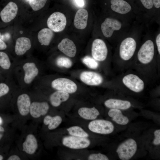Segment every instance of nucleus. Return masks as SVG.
<instances>
[{
    "mask_svg": "<svg viewBox=\"0 0 160 160\" xmlns=\"http://www.w3.org/2000/svg\"><path fill=\"white\" fill-rule=\"evenodd\" d=\"M108 114L113 121L119 124L125 125L129 122L128 118L123 114L120 110L111 108L109 110Z\"/></svg>",
    "mask_w": 160,
    "mask_h": 160,
    "instance_id": "obj_24",
    "label": "nucleus"
},
{
    "mask_svg": "<svg viewBox=\"0 0 160 160\" xmlns=\"http://www.w3.org/2000/svg\"></svg>",
    "mask_w": 160,
    "mask_h": 160,
    "instance_id": "obj_44",
    "label": "nucleus"
},
{
    "mask_svg": "<svg viewBox=\"0 0 160 160\" xmlns=\"http://www.w3.org/2000/svg\"><path fill=\"white\" fill-rule=\"evenodd\" d=\"M54 36L53 31L49 28H44L41 29L38 34L39 41L41 44L49 45Z\"/></svg>",
    "mask_w": 160,
    "mask_h": 160,
    "instance_id": "obj_25",
    "label": "nucleus"
},
{
    "mask_svg": "<svg viewBox=\"0 0 160 160\" xmlns=\"http://www.w3.org/2000/svg\"><path fill=\"white\" fill-rule=\"evenodd\" d=\"M82 62L88 68L92 69H97L99 64L97 60L91 57L87 56L82 59Z\"/></svg>",
    "mask_w": 160,
    "mask_h": 160,
    "instance_id": "obj_30",
    "label": "nucleus"
},
{
    "mask_svg": "<svg viewBox=\"0 0 160 160\" xmlns=\"http://www.w3.org/2000/svg\"><path fill=\"white\" fill-rule=\"evenodd\" d=\"M78 113L81 118L89 120H94L100 115L99 111L94 107L91 108H81L78 111Z\"/></svg>",
    "mask_w": 160,
    "mask_h": 160,
    "instance_id": "obj_23",
    "label": "nucleus"
},
{
    "mask_svg": "<svg viewBox=\"0 0 160 160\" xmlns=\"http://www.w3.org/2000/svg\"><path fill=\"white\" fill-rule=\"evenodd\" d=\"M8 160H20V158L17 155H13L10 156L8 159Z\"/></svg>",
    "mask_w": 160,
    "mask_h": 160,
    "instance_id": "obj_39",
    "label": "nucleus"
},
{
    "mask_svg": "<svg viewBox=\"0 0 160 160\" xmlns=\"http://www.w3.org/2000/svg\"><path fill=\"white\" fill-rule=\"evenodd\" d=\"M51 84L53 89L69 94L76 92L77 89V86L74 82L66 78H60L55 79L52 81Z\"/></svg>",
    "mask_w": 160,
    "mask_h": 160,
    "instance_id": "obj_6",
    "label": "nucleus"
},
{
    "mask_svg": "<svg viewBox=\"0 0 160 160\" xmlns=\"http://www.w3.org/2000/svg\"><path fill=\"white\" fill-rule=\"evenodd\" d=\"M62 143L71 149H80L88 147L90 144V141L87 138L71 135L64 137Z\"/></svg>",
    "mask_w": 160,
    "mask_h": 160,
    "instance_id": "obj_7",
    "label": "nucleus"
},
{
    "mask_svg": "<svg viewBox=\"0 0 160 160\" xmlns=\"http://www.w3.org/2000/svg\"><path fill=\"white\" fill-rule=\"evenodd\" d=\"M9 90V88L7 85L3 83H0V97L7 94Z\"/></svg>",
    "mask_w": 160,
    "mask_h": 160,
    "instance_id": "obj_33",
    "label": "nucleus"
},
{
    "mask_svg": "<svg viewBox=\"0 0 160 160\" xmlns=\"http://www.w3.org/2000/svg\"><path fill=\"white\" fill-rule=\"evenodd\" d=\"M89 160H108L109 159L105 155L98 153H93L89 155L88 157Z\"/></svg>",
    "mask_w": 160,
    "mask_h": 160,
    "instance_id": "obj_32",
    "label": "nucleus"
},
{
    "mask_svg": "<svg viewBox=\"0 0 160 160\" xmlns=\"http://www.w3.org/2000/svg\"><path fill=\"white\" fill-rule=\"evenodd\" d=\"M88 14L85 9L81 8L76 12L75 16L74 24L79 29H84L87 26Z\"/></svg>",
    "mask_w": 160,
    "mask_h": 160,
    "instance_id": "obj_17",
    "label": "nucleus"
},
{
    "mask_svg": "<svg viewBox=\"0 0 160 160\" xmlns=\"http://www.w3.org/2000/svg\"><path fill=\"white\" fill-rule=\"evenodd\" d=\"M122 26L118 20L110 18H106L101 25V29L103 35L106 37H111L114 31L119 30Z\"/></svg>",
    "mask_w": 160,
    "mask_h": 160,
    "instance_id": "obj_10",
    "label": "nucleus"
},
{
    "mask_svg": "<svg viewBox=\"0 0 160 160\" xmlns=\"http://www.w3.org/2000/svg\"><path fill=\"white\" fill-rule=\"evenodd\" d=\"M49 109V105L47 102H34L31 103L29 112L32 117L37 118L46 115Z\"/></svg>",
    "mask_w": 160,
    "mask_h": 160,
    "instance_id": "obj_14",
    "label": "nucleus"
},
{
    "mask_svg": "<svg viewBox=\"0 0 160 160\" xmlns=\"http://www.w3.org/2000/svg\"><path fill=\"white\" fill-rule=\"evenodd\" d=\"M69 97V93L57 90L50 95L49 100L51 104L53 106L57 107L62 102L67 101Z\"/></svg>",
    "mask_w": 160,
    "mask_h": 160,
    "instance_id": "obj_22",
    "label": "nucleus"
},
{
    "mask_svg": "<svg viewBox=\"0 0 160 160\" xmlns=\"http://www.w3.org/2000/svg\"><path fill=\"white\" fill-rule=\"evenodd\" d=\"M137 44L135 39L132 37H128L121 42L119 48V55L124 60H130L135 52Z\"/></svg>",
    "mask_w": 160,
    "mask_h": 160,
    "instance_id": "obj_5",
    "label": "nucleus"
},
{
    "mask_svg": "<svg viewBox=\"0 0 160 160\" xmlns=\"http://www.w3.org/2000/svg\"><path fill=\"white\" fill-rule=\"evenodd\" d=\"M62 121V118L59 116L52 117L47 115L44 117L43 122L45 125H48L49 130H53L56 128L61 124Z\"/></svg>",
    "mask_w": 160,
    "mask_h": 160,
    "instance_id": "obj_26",
    "label": "nucleus"
},
{
    "mask_svg": "<svg viewBox=\"0 0 160 160\" xmlns=\"http://www.w3.org/2000/svg\"><path fill=\"white\" fill-rule=\"evenodd\" d=\"M31 104L30 97L27 94L20 95L17 100V105L20 114L23 116L27 115L29 112Z\"/></svg>",
    "mask_w": 160,
    "mask_h": 160,
    "instance_id": "obj_16",
    "label": "nucleus"
},
{
    "mask_svg": "<svg viewBox=\"0 0 160 160\" xmlns=\"http://www.w3.org/2000/svg\"><path fill=\"white\" fill-rule=\"evenodd\" d=\"M122 81L126 87L135 92H140L144 88L143 81L134 74H129L125 75L123 77Z\"/></svg>",
    "mask_w": 160,
    "mask_h": 160,
    "instance_id": "obj_9",
    "label": "nucleus"
},
{
    "mask_svg": "<svg viewBox=\"0 0 160 160\" xmlns=\"http://www.w3.org/2000/svg\"><path fill=\"white\" fill-rule=\"evenodd\" d=\"M154 54L153 43L152 41L148 40L142 45L138 52V60L142 64H148L152 61Z\"/></svg>",
    "mask_w": 160,
    "mask_h": 160,
    "instance_id": "obj_2",
    "label": "nucleus"
},
{
    "mask_svg": "<svg viewBox=\"0 0 160 160\" xmlns=\"http://www.w3.org/2000/svg\"><path fill=\"white\" fill-rule=\"evenodd\" d=\"M153 6L157 8L160 7V0H152Z\"/></svg>",
    "mask_w": 160,
    "mask_h": 160,
    "instance_id": "obj_38",
    "label": "nucleus"
},
{
    "mask_svg": "<svg viewBox=\"0 0 160 160\" xmlns=\"http://www.w3.org/2000/svg\"><path fill=\"white\" fill-rule=\"evenodd\" d=\"M77 5L80 7H82L84 5V0H75Z\"/></svg>",
    "mask_w": 160,
    "mask_h": 160,
    "instance_id": "obj_40",
    "label": "nucleus"
},
{
    "mask_svg": "<svg viewBox=\"0 0 160 160\" xmlns=\"http://www.w3.org/2000/svg\"><path fill=\"white\" fill-rule=\"evenodd\" d=\"M47 0H29V4L34 11H38L45 5Z\"/></svg>",
    "mask_w": 160,
    "mask_h": 160,
    "instance_id": "obj_31",
    "label": "nucleus"
},
{
    "mask_svg": "<svg viewBox=\"0 0 160 160\" xmlns=\"http://www.w3.org/2000/svg\"><path fill=\"white\" fill-rule=\"evenodd\" d=\"M156 43L157 50L159 55L160 54V34L159 33L157 36L156 39Z\"/></svg>",
    "mask_w": 160,
    "mask_h": 160,
    "instance_id": "obj_37",
    "label": "nucleus"
},
{
    "mask_svg": "<svg viewBox=\"0 0 160 160\" xmlns=\"http://www.w3.org/2000/svg\"><path fill=\"white\" fill-rule=\"evenodd\" d=\"M66 19L65 15L59 12L52 13L47 20V25L49 28L55 32L63 31L66 24Z\"/></svg>",
    "mask_w": 160,
    "mask_h": 160,
    "instance_id": "obj_4",
    "label": "nucleus"
},
{
    "mask_svg": "<svg viewBox=\"0 0 160 160\" xmlns=\"http://www.w3.org/2000/svg\"><path fill=\"white\" fill-rule=\"evenodd\" d=\"M11 66V61L7 54L0 52V66L4 69L8 70Z\"/></svg>",
    "mask_w": 160,
    "mask_h": 160,
    "instance_id": "obj_28",
    "label": "nucleus"
},
{
    "mask_svg": "<svg viewBox=\"0 0 160 160\" xmlns=\"http://www.w3.org/2000/svg\"><path fill=\"white\" fill-rule=\"evenodd\" d=\"M23 69L24 72V81L26 84H30L38 75L39 69L35 63L32 62L25 63Z\"/></svg>",
    "mask_w": 160,
    "mask_h": 160,
    "instance_id": "obj_13",
    "label": "nucleus"
},
{
    "mask_svg": "<svg viewBox=\"0 0 160 160\" xmlns=\"http://www.w3.org/2000/svg\"><path fill=\"white\" fill-rule=\"evenodd\" d=\"M69 134L71 135L87 138L89 135L82 128L78 126H73L67 129Z\"/></svg>",
    "mask_w": 160,
    "mask_h": 160,
    "instance_id": "obj_27",
    "label": "nucleus"
},
{
    "mask_svg": "<svg viewBox=\"0 0 160 160\" xmlns=\"http://www.w3.org/2000/svg\"><path fill=\"white\" fill-rule=\"evenodd\" d=\"M38 144L37 139L33 134L28 135L23 144V151L30 155L33 154L37 150Z\"/></svg>",
    "mask_w": 160,
    "mask_h": 160,
    "instance_id": "obj_20",
    "label": "nucleus"
},
{
    "mask_svg": "<svg viewBox=\"0 0 160 160\" xmlns=\"http://www.w3.org/2000/svg\"><path fill=\"white\" fill-rule=\"evenodd\" d=\"M88 127L92 132L102 134L111 133L114 128L111 121L103 119H97L91 121L88 124Z\"/></svg>",
    "mask_w": 160,
    "mask_h": 160,
    "instance_id": "obj_3",
    "label": "nucleus"
},
{
    "mask_svg": "<svg viewBox=\"0 0 160 160\" xmlns=\"http://www.w3.org/2000/svg\"><path fill=\"white\" fill-rule=\"evenodd\" d=\"M104 105L109 108L123 110L129 108L131 105L130 102L128 101L115 99L107 100L105 102Z\"/></svg>",
    "mask_w": 160,
    "mask_h": 160,
    "instance_id": "obj_21",
    "label": "nucleus"
},
{
    "mask_svg": "<svg viewBox=\"0 0 160 160\" xmlns=\"http://www.w3.org/2000/svg\"><path fill=\"white\" fill-rule=\"evenodd\" d=\"M155 138L153 143L155 145H159L160 144V130L157 129L154 132Z\"/></svg>",
    "mask_w": 160,
    "mask_h": 160,
    "instance_id": "obj_35",
    "label": "nucleus"
},
{
    "mask_svg": "<svg viewBox=\"0 0 160 160\" xmlns=\"http://www.w3.org/2000/svg\"><path fill=\"white\" fill-rule=\"evenodd\" d=\"M17 12L18 7L16 4L12 1H10L1 11V18L3 22L9 23L15 18Z\"/></svg>",
    "mask_w": 160,
    "mask_h": 160,
    "instance_id": "obj_12",
    "label": "nucleus"
},
{
    "mask_svg": "<svg viewBox=\"0 0 160 160\" xmlns=\"http://www.w3.org/2000/svg\"><path fill=\"white\" fill-rule=\"evenodd\" d=\"M31 46V42L29 39L24 37H19L16 41L15 53L18 56L22 55L30 49Z\"/></svg>",
    "mask_w": 160,
    "mask_h": 160,
    "instance_id": "obj_18",
    "label": "nucleus"
},
{
    "mask_svg": "<svg viewBox=\"0 0 160 160\" xmlns=\"http://www.w3.org/2000/svg\"><path fill=\"white\" fill-rule=\"evenodd\" d=\"M56 64L58 67L69 68L72 66L73 63L71 60L69 58L61 56L56 59Z\"/></svg>",
    "mask_w": 160,
    "mask_h": 160,
    "instance_id": "obj_29",
    "label": "nucleus"
},
{
    "mask_svg": "<svg viewBox=\"0 0 160 160\" xmlns=\"http://www.w3.org/2000/svg\"><path fill=\"white\" fill-rule=\"evenodd\" d=\"M4 132V128L0 126V140L2 137Z\"/></svg>",
    "mask_w": 160,
    "mask_h": 160,
    "instance_id": "obj_41",
    "label": "nucleus"
},
{
    "mask_svg": "<svg viewBox=\"0 0 160 160\" xmlns=\"http://www.w3.org/2000/svg\"><path fill=\"white\" fill-rule=\"evenodd\" d=\"M2 120L1 117L0 116V125H1L2 123Z\"/></svg>",
    "mask_w": 160,
    "mask_h": 160,
    "instance_id": "obj_42",
    "label": "nucleus"
},
{
    "mask_svg": "<svg viewBox=\"0 0 160 160\" xmlns=\"http://www.w3.org/2000/svg\"><path fill=\"white\" fill-rule=\"evenodd\" d=\"M137 148V144L135 140L129 138L120 145L116 152L121 160H128L134 155Z\"/></svg>",
    "mask_w": 160,
    "mask_h": 160,
    "instance_id": "obj_1",
    "label": "nucleus"
},
{
    "mask_svg": "<svg viewBox=\"0 0 160 160\" xmlns=\"http://www.w3.org/2000/svg\"><path fill=\"white\" fill-rule=\"evenodd\" d=\"M80 78L83 82L90 86L100 85L103 81V78L100 74L93 71H83L81 73Z\"/></svg>",
    "mask_w": 160,
    "mask_h": 160,
    "instance_id": "obj_11",
    "label": "nucleus"
},
{
    "mask_svg": "<svg viewBox=\"0 0 160 160\" xmlns=\"http://www.w3.org/2000/svg\"><path fill=\"white\" fill-rule=\"evenodd\" d=\"M1 34L0 32V50H4L7 48V45L1 38Z\"/></svg>",
    "mask_w": 160,
    "mask_h": 160,
    "instance_id": "obj_36",
    "label": "nucleus"
},
{
    "mask_svg": "<svg viewBox=\"0 0 160 160\" xmlns=\"http://www.w3.org/2000/svg\"><path fill=\"white\" fill-rule=\"evenodd\" d=\"M110 3L112 10L120 14H127L132 9L131 5L124 0H111Z\"/></svg>",
    "mask_w": 160,
    "mask_h": 160,
    "instance_id": "obj_19",
    "label": "nucleus"
},
{
    "mask_svg": "<svg viewBox=\"0 0 160 160\" xmlns=\"http://www.w3.org/2000/svg\"><path fill=\"white\" fill-rule=\"evenodd\" d=\"M108 49L105 42L102 39H97L93 42L92 54L94 59L97 61L105 60L107 56Z\"/></svg>",
    "mask_w": 160,
    "mask_h": 160,
    "instance_id": "obj_8",
    "label": "nucleus"
},
{
    "mask_svg": "<svg viewBox=\"0 0 160 160\" xmlns=\"http://www.w3.org/2000/svg\"><path fill=\"white\" fill-rule=\"evenodd\" d=\"M143 5L147 9H151L153 6L152 0H140Z\"/></svg>",
    "mask_w": 160,
    "mask_h": 160,
    "instance_id": "obj_34",
    "label": "nucleus"
},
{
    "mask_svg": "<svg viewBox=\"0 0 160 160\" xmlns=\"http://www.w3.org/2000/svg\"><path fill=\"white\" fill-rule=\"evenodd\" d=\"M3 156L1 155H0V160H2L3 159Z\"/></svg>",
    "mask_w": 160,
    "mask_h": 160,
    "instance_id": "obj_43",
    "label": "nucleus"
},
{
    "mask_svg": "<svg viewBox=\"0 0 160 160\" xmlns=\"http://www.w3.org/2000/svg\"><path fill=\"white\" fill-rule=\"evenodd\" d=\"M58 49L66 55L74 57L76 52V48L74 43L71 40L68 39H63L58 44Z\"/></svg>",
    "mask_w": 160,
    "mask_h": 160,
    "instance_id": "obj_15",
    "label": "nucleus"
}]
</instances>
